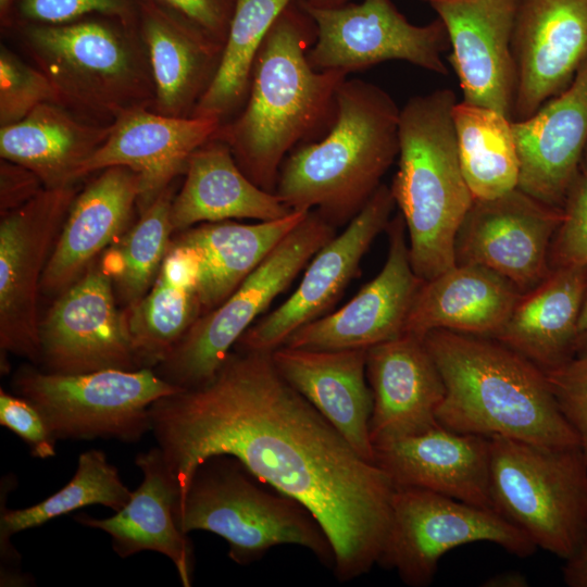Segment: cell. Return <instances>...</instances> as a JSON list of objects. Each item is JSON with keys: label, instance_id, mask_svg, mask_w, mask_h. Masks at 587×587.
<instances>
[{"label": "cell", "instance_id": "cell-1", "mask_svg": "<svg viewBox=\"0 0 587 587\" xmlns=\"http://www.w3.org/2000/svg\"><path fill=\"white\" fill-rule=\"evenodd\" d=\"M150 422L178 499L199 464L228 454L316 516L340 582L378 565L395 486L282 377L272 352L235 349L208 383L157 400Z\"/></svg>", "mask_w": 587, "mask_h": 587}, {"label": "cell", "instance_id": "cell-2", "mask_svg": "<svg viewBox=\"0 0 587 587\" xmlns=\"http://www.w3.org/2000/svg\"><path fill=\"white\" fill-rule=\"evenodd\" d=\"M315 26L300 5H288L255 58L246 105L215 137L225 141L241 171L274 192L280 166L298 146L323 137L336 116L342 71L315 70L308 51Z\"/></svg>", "mask_w": 587, "mask_h": 587}, {"label": "cell", "instance_id": "cell-3", "mask_svg": "<svg viewBox=\"0 0 587 587\" xmlns=\"http://www.w3.org/2000/svg\"><path fill=\"white\" fill-rule=\"evenodd\" d=\"M424 342L446 388L440 425L542 447L580 446L546 374L526 358L494 338L445 329L428 332Z\"/></svg>", "mask_w": 587, "mask_h": 587}, {"label": "cell", "instance_id": "cell-4", "mask_svg": "<svg viewBox=\"0 0 587 587\" xmlns=\"http://www.w3.org/2000/svg\"><path fill=\"white\" fill-rule=\"evenodd\" d=\"M400 109L379 86L346 79L328 132L284 160L275 187L294 211H315L333 226L347 225L382 185L399 152Z\"/></svg>", "mask_w": 587, "mask_h": 587}, {"label": "cell", "instance_id": "cell-5", "mask_svg": "<svg viewBox=\"0 0 587 587\" xmlns=\"http://www.w3.org/2000/svg\"><path fill=\"white\" fill-rule=\"evenodd\" d=\"M454 91L440 88L410 98L399 114L390 189L405 224L412 267L423 280L457 265V235L475 200L460 163Z\"/></svg>", "mask_w": 587, "mask_h": 587}, {"label": "cell", "instance_id": "cell-6", "mask_svg": "<svg viewBox=\"0 0 587 587\" xmlns=\"http://www.w3.org/2000/svg\"><path fill=\"white\" fill-rule=\"evenodd\" d=\"M22 26L23 47L51 82L58 104L98 124L153 108L155 88L138 23L95 15Z\"/></svg>", "mask_w": 587, "mask_h": 587}, {"label": "cell", "instance_id": "cell-7", "mask_svg": "<svg viewBox=\"0 0 587 587\" xmlns=\"http://www.w3.org/2000/svg\"><path fill=\"white\" fill-rule=\"evenodd\" d=\"M175 516L184 534L205 530L225 539L229 559L239 565L280 545L303 547L325 566L335 565L333 544L316 516L228 454L212 455L196 467Z\"/></svg>", "mask_w": 587, "mask_h": 587}, {"label": "cell", "instance_id": "cell-8", "mask_svg": "<svg viewBox=\"0 0 587 587\" xmlns=\"http://www.w3.org/2000/svg\"><path fill=\"white\" fill-rule=\"evenodd\" d=\"M494 510L536 545L570 558L587 530V457L580 446L542 447L490 438Z\"/></svg>", "mask_w": 587, "mask_h": 587}, {"label": "cell", "instance_id": "cell-9", "mask_svg": "<svg viewBox=\"0 0 587 587\" xmlns=\"http://www.w3.org/2000/svg\"><path fill=\"white\" fill-rule=\"evenodd\" d=\"M335 228L310 211L220 305L193 323L154 371L182 390L208 383L258 316L336 235Z\"/></svg>", "mask_w": 587, "mask_h": 587}, {"label": "cell", "instance_id": "cell-10", "mask_svg": "<svg viewBox=\"0 0 587 587\" xmlns=\"http://www.w3.org/2000/svg\"><path fill=\"white\" fill-rule=\"evenodd\" d=\"M12 387L40 411L57 440L124 442H136L151 432L150 407L182 390L153 369L59 374L30 365L17 370Z\"/></svg>", "mask_w": 587, "mask_h": 587}, {"label": "cell", "instance_id": "cell-11", "mask_svg": "<svg viewBox=\"0 0 587 587\" xmlns=\"http://www.w3.org/2000/svg\"><path fill=\"white\" fill-rule=\"evenodd\" d=\"M486 541L517 557L537 549L519 527L491 509L434 491L395 487L391 522L378 565L395 570L410 587L433 583L438 562L448 551Z\"/></svg>", "mask_w": 587, "mask_h": 587}, {"label": "cell", "instance_id": "cell-12", "mask_svg": "<svg viewBox=\"0 0 587 587\" xmlns=\"http://www.w3.org/2000/svg\"><path fill=\"white\" fill-rule=\"evenodd\" d=\"M78 190L74 184L45 188L0 222V348L40 362L38 296L54 243Z\"/></svg>", "mask_w": 587, "mask_h": 587}, {"label": "cell", "instance_id": "cell-13", "mask_svg": "<svg viewBox=\"0 0 587 587\" xmlns=\"http://www.w3.org/2000/svg\"><path fill=\"white\" fill-rule=\"evenodd\" d=\"M315 26V39L308 51L317 71L347 74L378 63L400 60L429 72L447 75L442 53L450 49L444 23H410L391 0H363L337 8L299 3Z\"/></svg>", "mask_w": 587, "mask_h": 587}, {"label": "cell", "instance_id": "cell-14", "mask_svg": "<svg viewBox=\"0 0 587 587\" xmlns=\"http://www.w3.org/2000/svg\"><path fill=\"white\" fill-rule=\"evenodd\" d=\"M40 345L46 372L139 370L113 283L98 259L51 305L40 322Z\"/></svg>", "mask_w": 587, "mask_h": 587}, {"label": "cell", "instance_id": "cell-15", "mask_svg": "<svg viewBox=\"0 0 587 587\" xmlns=\"http://www.w3.org/2000/svg\"><path fill=\"white\" fill-rule=\"evenodd\" d=\"M395 205L390 187L382 184L342 233L313 255L294 292L251 325L235 349L272 352L295 330L325 315L358 274L375 238L386 230Z\"/></svg>", "mask_w": 587, "mask_h": 587}, {"label": "cell", "instance_id": "cell-16", "mask_svg": "<svg viewBox=\"0 0 587 587\" xmlns=\"http://www.w3.org/2000/svg\"><path fill=\"white\" fill-rule=\"evenodd\" d=\"M563 212L519 188L489 200H474L455 239L457 264L485 266L522 294L551 271L549 250Z\"/></svg>", "mask_w": 587, "mask_h": 587}, {"label": "cell", "instance_id": "cell-17", "mask_svg": "<svg viewBox=\"0 0 587 587\" xmlns=\"http://www.w3.org/2000/svg\"><path fill=\"white\" fill-rule=\"evenodd\" d=\"M386 230L388 252L380 272L340 309L298 328L282 346L316 350L369 349L404 334L424 280L412 267L400 213L390 220Z\"/></svg>", "mask_w": 587, "mask_h": 587}, {"label": "cell", "instance_id": "cell-18", "mask_svg": "<svg viewBox=\"0 0 587 587\" xmlns=\"http://www.w3.org/2000/svg\"><path fill=\"white\" fill-rule=\"evenodd\" d=\"M512 121L563 91L587 59V0H517L512 34Z\"/></svg>", "mask_w": 587, "mask_h": 587}, {"label": "cell", "instance_id": "cell-19", "mask_svg": "<svg viewBox=\"0 0 587 587\" xmlns=\"http://www.w3.org/2000/svg\"><path fill=\"white\" fill-rule=\"evenodd\" d=\"M517 0H429L448 34V58L463 101L512 120L516 68L512 34Z\"/></svg>", "mask_w": 587, "mask_h": 587}, {"label": "cell", "instance_id": "cell-20", "mask_svg": "<svg viewBox=\"0 0 587 587\" xmlns=\"http://www.w3.org/2000/svg\"><path fill=\"white\" fill-rule=\"evenodd\" d=\"M222 121L211 116L175 117L148 108L120 114L102 146L83 164L78 179L110 166L139 175V213L186 171L191 154L211 138Z\"/></svg>", "mask_w": 587, "mask_h": 587}, {"label": "cell", "instance_id": "cell-21", "mask_svg": "<svg viewBox=\"0 0 587 587\" xmlns=\"http://www.w3.org/2000/svg\"><path fill=\"white\" fill-rule=\"evenodd\" d=\"M374 463L395 487H413L494 510L490 438L439 423L417 434L373 446Z\"/></svg>", "mask_w": 587, "mask_h": 587}, {"label": "cell", "instance_id": "cell-22", "mask_svg": "<svg viewBox=\"0 0 587 587\" xmlns=\"http://www.w3.org/2000/svg\"><path fill=\"white\" fill-rule=\"evenodd\" d=\"M520 160L517 188L557 208L587 147V59L571 84L533 115L512 121Z\"/></svg>", "mask_w": 587, "mask_h": 587}, {"label": "cell", "instance_id": "cell-23", "mask_svg": "<svg viewBox=\"0 0 587 587\" xmlns=\"http://www.w3.org/2000/svg\"><path fill=\"white\" fill-rule=\"evenodd\" d=\"M366 377L373 396L372 446L438 424L446 388L424 337L404 333L369 348Z\"/></svg>", "mask_w": 587, "mask_h": 587}, {"label": "cell", "instance_id": "cell-24", "mask_svg": "<svg viewBox=\"0 0 587 587\" xmlns=\"http://www.w3.org/2000/svg\"><path fill=\"white\" fill-rule=\"evenodd\" d=\"M140 191L126 166L100 171L74 198L41 279V291L61 294L129 227Z\"/></svg>", "mask_w": 587, "mask_h": 587}, {"label": "cell", "instance_id": "cell-25", "mask_svg": "<svg viewBox=\"0 0 587 587\" xmlns=\"http://www.w3.org/2000/svg\"><path fill=\"white\" fill-rule=\"evenodd\" d=\"M367 349L316 350L280 346L272 351L282 377L303 396L365 460L374 463L370 437L373 396Z\"/></svg>", "mask_w": 587, "mask_h": 587}, {"label": "cell", "instance_id": "cell-26", "mask_svg": "<svg viewBox=\"0 0 587 587\" xmlns=\"http://www.w3.org/2000/svg\"><path fill=\"white\" fill-rule=\"evenodd\" d=\"M135 464L142 473V482L121 510L105 519L79 514L75 520L107 533L121 558L141 551L165 555L173 562L182 585L190 587L193 553L188 535L176 522L179 496L176 479L158 446L137 454Z\"/></svg>", "mask_w": 587, "mask_h": 587}, {"label": "cell", "instance_id": "cell-27", "mask_svg": "<svg viewBox=\"0 0 587 587\" xmlns=\"http://www.w3.org/2000/svg\"><path fill=\"white\" fill-rule=\"evenodd\" d=\"M138 24L155 88L152 110L191 116L216 73L224 43L158 0L141 1Z\"/></svg>", "mask_w": 587, "mask_h": 587}, {"label": "cell", "instance_id": "cell-28", "mask_svg": "<svg viewBox=\"0 0 587 587\" xmlns=\"http://www.w3.org/2000/svg\"><path fill=\"white\" fill-rule=\"evenodd\" d=\"M185 173L171 207L174 234L195 224L233 218L265 222L294 212L275 192L254 184L237 164L229 146L215 136L191 154Z\"/></svg>", "mask_w": 587, "mask_h": 587}, {"label": "cell", "instance_id": "cell-29", "mask_svg": "<svg viewBox=\"0 0 587 587\" xmlns=\"http://www.w3.org/2000/svg\"><path fill=\"white\" fill-rule=\"evenodd\" d=\"M521 291L507 278L477 264H457L424 280L404 333L424 337L434 329L495 337Z\"/></svg>", "mask_w": 587, "mask_h": 587}, {"label": "cell", "instance_id": "cell-30", "mask_svg": "<svg viewBox=\"0 0 587 587\" xmlns=\"http://www.w3.org/2000/svg\"><path fill=\"white\" fill-rule=\"evenodd\" d=\"M587 288V265L551 268L521 294L510 316L492 337L538 366L552 370L574 353L578 317Z\"/></svg>", "mask_w": 587, "mask_h": 587}, {"label": "cell", "instance_id": "cell-31", "mask_svg": "<svg viewBox=\"0 0 587 587\" xmlns=\"http://www.w3.org/2000/svg\"><path fill=\"white\" fill-rule=\"evenodd\" d=\"M201 255L172 238L149 291L123 310L139 369L162 363L203 314L198 286Z\"/></svg>", "mask_w": 587, "mask_h": 587}, {"label": "cell", "instance_id": "cell-32", "mask_svg": "<svg viewBox=\"0 0 587 587\" xmlns=\"http://www.w3.org/2000/svg\"><path fill=\"white\" fill-rule=\"evenodd\" d=\"M111 124H98L47 102L0 128V155L33 171L46 188L74 184L83 164L102 146Z\"/></svg>", "mask_w": 587, "mask_h": 587}, {"label": "cell", "instance_id": "cell-33", "mask_svg": "<svg viewBox=\"0 0 587 587\" xmlns=\"http://www.w3.org/2000/svg\"><path fill=\"white\" fill-rule=\"evenodd\" d=\"M309 212L254 224L202 223L175 235L174 240L201 255L198 292L203 314L220 305Z\"/></svg>", "mask_w": 587, "mask_h": 587}, {"label": "cell", "instance_id": "cell-34", "mask_svg": "<svg viewBox=\"0 0 587 587\" xmlns=\"http://www.w3.org/2000/svg\"><path fill=\"white\" fill-rule=\"evenodd\" d=\"M132 492L105 453L90 449L79 454L72 479L45 500L27 508L10 510L3 505L1 498L0 550L1 559L7 564L1 570L0 582L3 585H18L25 580L20 571L21 557L11 545V536L88 505L100 504L116 512L128 502Z\"/></svg>", "mask_w": 587, "mask_h": 587}, {"label": "cell", "instance_id": "cell-35", "mask_svg": "<svg viewBox=\"0 0 587 587\" xmlns=\"http://www.w3.org/2000/svg\"><path fill=\"white\" fill-rule=\"evenodd\" d=\"M452 118L462 172L474 199H495L517 188L520 160L512 120L463 100L454 104Z\"/></svg>", "mask_w": 587, "mask_h": 587}, {"label": "cell", "instance_id": "cell-36", "mask_svg": "<svg viewBox=\"0 0 587 587\" xmlns=\"http://www.w3.org/2000/svg\"><path fill=\"white\" fill-rule=\"evenodd\" d=\"M295 0H236L216 73L191 116L222 121L247 99L255 58L278 16Z\"/></svg>", "mask_w": 587, "mask_h": 587}, {"label": "cell", "instance_id": "cell-37", "mask_svg": "<svg viewBox=\"0 0 587 587\" xmlns=\"http://www.w3.org/2000/svg\"><path fill=\"white\" fill-rule=\"evenodd\" d=\"M174 196L172 186L162 191L139 213L136 223L98 258L124 309L138 302L158 276L174 234L171 224Z\"/></svg>", "mask_w": 587, "mask_h": 587}, {"label": "cell", "instance_id": "cell-38", "mask_svg": "<svg viewBox=\"0 0 587 587\" xmlns=\"http://www.w3.org/2000/svg\"><path fill=\"white\" fill-rule=\"evenodd\" d=\"M58 103L49 78L1 45L0 49V126L24 120L38 105Z\"/></svg>", "mask_w": 587, "mask_h": 587}, {"label": "cell", "instance_id": "cell-39", "mask_svg": "<svg viewBox=\"0 0 587 587\" xmlns=\"http://www.w3.org/2000/svg\"><path fill=\"white\" fill-rule=\"evenodd\" d=\"M562 212L549 250V266L587 265V147L567 189Z\"/></svg>", "mask_w": 587, "mask_h": 587}, {"label": "cell", "instance_id": "cell-40", "mask_svg": "<svg viewBox=\"0 0 587 587\" xmlns=\"http://www.w3.org/2000/svg\"><path fill=\"white\" fill-rule=\"evenodd\" d=\"M141 1L15 0L12 10L15 9L22 25H60L95 15L114 17L126 23H138Z\"/></svg>", "mask_w": 587, "mask_h": 587}, {"label": "cell", "instance_id": "cell-41", "mask_svg": "<svg viewBox=\"0 0 587 587\" xmlns=\"http://www.w3.org/2000/svg\"><path fill=\"white\" fill-rule=\"evenodd\" d=\"M544 373L561 413L577 434L587 457V333L579 335L569 360Z\"/></svg>", "mask_w": 587, "mask_h": 587}, {"label": "cell", "instance_id": "cell-42", "mask_svg": "<svg viewBox=\"0 0 587 587\" xmlns=\"http://www.w3.org/2000/svg\"><path fill=\"white\" fill-rule=\"evenodd\" d=\"M0 424L18 436L39 459L55 455L57 438L40 411L27 399L0 389Z\"/></svg>", "mask_w": 587, "mask_h": 587}, {"label": "cell", "instance_id": "cell-43", "mask_svg": "<svg viewBox=\"0 0 587 587\" xmlns=\"http://www.w3.org/2000/svg\"><path fill=\"white\" fill-rule=\"evenodd\" d=\"M224 43L236 0H158Z\"/></svg>", "mask_w": 587, "mask_h": 587}, {"label": "cell", "instance_id": "cell-44", "mask_svg": "<svg viewBox=\"0 0 587 587\" xmlns=\"http://www.w3.org/2000/svg\"><path fill=\"white\" fill-rule=\"evenodd\" d=\"M46 187L29 168L1 159L0 162V214L4 215L29 202Z\"/></svg>", "mask_w": 587, "mask_h": 587}, {"label": "cell", "instance_id": "cell-45", "mask_svg": "<svg viewBox=\"0 0 587 587\" xmlns=\"http://www.w3.org/2000/svg\"><path fill=\"white\" fill-rule=\"evenodd\" d=\"M564 561V584L569 587H587V530L575 552Z\"/></svg>", "mask_w": 587, "mask_h": 587}, {"label": "cell", "instance_id": "cell-46", "mask_svg": "<svg viewBox=\"0 0 587 587\" xmlns=\"http://www.w3.org/2000/svg\"><path fill=\"white\" fill-rule=\"evenodd\" d=\"M528 585L527 578L516 571L495 574L483 584L485 587H527Z\"/></svg>", "mask_w": 587, "mask_h": 587}, {"label": "cell", "instance_id": "cell-47", "mask_svg": "<svg viewBox=\"0 0 587 587\" xmlns=\"http://www.w3.org/2000/svg\"><path fill=\"white\" fill-rule=\"evenodd\" d=\"M315 8H337L349 3L350 0H303Z\"/></svg>", "mask_w": 587, "mask_h": 587}, {"label": "cell", "instance_id": "cell-48", "mask_svg": "<svg viewBox=\"0 0 587 587\" xmlns=\"http://www.w3.org/2000/svg\"><path fill=\"white\" fill-rule=\"evenodd\" d=\"M578 333L579 335L587 333V288L583 298L578 317Z\"/></svg>", "mask_w": 587, "mask_h": 587}, {"label": "cell", "instance_id": "cell-49", "mask_svg": "<svg viewBox=\"0 0 587 587\" xmlns=\"http://www.w3.org/2000/svg\"><path fill=\"white\" fill-rule=\"evenodd\" d=\"M15 0H0V16L4 26L9 25L12 7Z\"/></svg>", "mask_w": 587, "mask_h": 587}, {"label": "cell", "instance_id": "cell-50", "mask_svg": "<svg viewBox=\"0 0 587 587\" xmlns=\"http://www.w3.org/2000/svg\"><path fill=\"white\" fill-rule=\"evenodd\" d=\"M424 1H427V2H428L429 0H424Z\"/></svg>", "mask_w": 587, "mask_h": 587}]
</instances>
